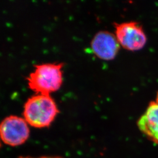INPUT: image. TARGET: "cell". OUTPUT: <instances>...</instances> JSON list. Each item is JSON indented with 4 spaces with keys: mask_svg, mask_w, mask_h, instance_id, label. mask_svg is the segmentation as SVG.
Instances as JSON below:
<instances>
[{
    "mask_svg": "<svg viewBox=\"0 0 158 158\" xmlns=\"http://www.w3.org/2000/svg\"><path fill=\"white\" fill-rule=\"evenodd\" d=\"M1 147V140H0V148Z\"/></svg>",
    "mask_w": 158,
    "mask_h": 158,
    "instance_id": "9c48e42d",
    "label": "cell"
},
{
    "mask_svg": "<svg viewBox=\"0 0 158 158\" xmlns=\"http://www.w3.org/2000/svg\"><path fill=\"white\" fill-rule=\"evenodd\" d=\"M116 38L120 45L129 51L142 49L147 42V36L141 25L137 22L114 23Z\"/></svg>",
    "mask_w": 158,
    "mask_h": 158,
    "instance_id": "3957f363",
    "label": "cell"
},
{
    "mask_svg": "<svg viewBox=\"0 0 158 158\" xmlns=\"http://www.w3.org/2000/svg\"><path fill=\"white\" fill-rule=\"evenodd\" d=\"M156 101L158 102V95H157V97H156Z\"/></svg>",
    "mask_w": 158,
    "mask_h": 158,
    "instance_id": "ba28073f",
    "label": "cell"
},
{
    "mask_svg": "<svg viewBox=\"0 0 158 158\" xmlns=\"http://www.w3.org/2000/svg\"><path fill=\"white\" fill-rule=\"evenodd\" d=\"M19 158H60L58 157H48V156H42V157H39V158H32V157H30V156H26V157H23V156H21Z\"/></svg>",
    "mask_w": 158,
    "mask_h": 158,
    "instance_id": "52a82bcc",
    "label": "cell"
},
{
    "mask_svg": "<svg viewBox=\"0 0 158 158\" xmlns=\"http://www.w3.org/2000/svg\"><path fill=\"white\" fill-rule=\"evenodd\" d=\"M30 131L25 119L11 115L0 124V139L6 145L17 147L24 143L29 136Z\"/></svg>",
    "mask_w": 158,
    "mask_h": 158,
    "instance_id": "277c9868",
    "label": "cell"
},
{
    "mask_svg": "<svg viewBox=\"0 0 158 158\" xmlns=\"http://www.w3.org/2000/svg\"><path fill=\"white\" fill-rule=\"evenodd\" d=\"M63 63H45L35 66L27 77L29 89L36 94L50 96L58 90L63 83Z\"/></svg>",
    "mask_w": 158,
    "mask_h": 158,
    "instance_id": "6da1fadb",
    "label": "cell"
},
{
    "mask_svg": "<svg viewBox=\"0 0 158 158\" xmlns=\"http://www.w3.org/2000/svg\"><path fill=\"white\" fill-rule=\"evenodd\" d=\"M138 128L147 138L158 145V102H151L137 122Z\"/></svg>",
    "mask_w": 158,
    "mask_h": 158,
    "instance_id": "8992f818",
    "label": "cell"
},
{
    "mask_svg": "<svg viewBox=\"0 0 158 158\" xmlns=\"http://www.w3.org/2000/svg\"><path fill=\"white\" fill-rule=\"evenodd\" d=\"M59 113L56 104L51 96L36 94L25 102L23 117L29 124L41 128L49 127Z\"/></svg>",
    "mask_w": 158,
    "mask_h": 158,
    "instance_id": "7a4b0ae2",
    "label": "cell"
},
{
    "mask_svg": "<svg viewBox=\"0 0 158 158\" xmlns=\"http://www.w3.org/2000/svg\"><path fill=\"white\" fill-rule=\"evenodd\" d=\"M91 47L97 56L110 60L116 56L120 44L115 35L107 31H101L94 35L91 42Z\"/></svg>",
    "mask_w": 158,
    "mask_h": 158,
    "instance_id": "5b68a950",
    "label": "cell"
}]
</instances>
